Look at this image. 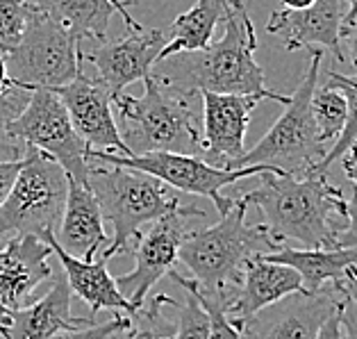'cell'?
Masks as SVG:
<instances>
[{
  "mask_svg": "<svg viewBox=\"0 0 357 339\" xmlns=\"http://www.w3.org/2000/svg\"><path fill=\"white\" fill-rule=\"evenodd\" d=\"M82 50L62 25L34 10L19 46L3 57L19 89H59L82 71Z\"/></svg>",
  "mask_w": 357,
  "mask_h": 339,
  "instance_id": "cell-9",
  "label": "cell"
},
{
  "mask_svg": "<svg viewBox=\"0 0 357 339\" xmlns=\"http://www.w3.org/2000/svg\"><path fill=\"white\" fill-rule=\"evenodd\" d=\"M41 239L46 241L50 250H53V255L59 259L71 292L77 294V296L89 306V319H96V315L102 310H116L121 315H128V317L135 315L137 310L130 306L123 299V294L119 292L114 276L107 271L105 259L98 257V259H93V262H84V259L71 257L55 241L53 232L41 234Z\"/></svg>",
  "mask_w": 357,
  "mask_h": 339,
  "instance_id": "cell-22",
  "label": "cell"
},
{
  "mask_svg": "<svg viewBox=\"0 0 357 339\" xmlns=\"http://www.w3.org/2000/svg\"><path fill=\"white\" fill-rule=\"evenodd\" d=\"M310 110H312V119L319 128V135L324 139L326 144L333 146L339 135H342L344 123H346V98L344 93L335 89L330 84H317L314 96H312V103H310Z\"/></svg>",
  "mask_w": 357,
  "mask_h": 339,
  "instance_id": "cell-26",
  "label": "cell"
},
{
  "mask_svg": "<svg viewBox=\"0 0 357 339\" xmlns=\"http://www.w3.org/2000/svg\"><path fill=\"white\" fill-rule=\"evenodd\" d=\"M53 250L37 234L10 237L0 246V310L12 312L30 306L46 280H53Z\"/></svg>",
  "mask_w": 357,
  "mask_h": 339,
  "instance_id": "cell-16",
  "label": "cell"
},
{
  "mask_svg": "<svg viewBox=\"0 0 357 339\" xmlns=\"http://www.w3.org/2000/svg\"><path fill=\"white\" fill-rule=\"evenodd\" d=\"M346 225L335 234V248H357V189L346 198Z\"/></svg>",
  "mask_w": 357,
  "mask_h": 339,
  "instance_id": "cell-32",
  "label": "cell"
},
{
  "mask_svg": "<svg viewBox=\"0 0 357 339\" xmlns=\"http://www.w3.org/2000/svg\"><path fill=\"white\" fill-rule=\"evenodd\" d=\"M259 187L241 194L248 207H257L264 216L268 234L284 241H301L305 248H335L337 216H346L344 191L328 180V173L289 176L262 173Z\"/></svg>",
  "mask_w": 357,
  "mask_h": 339,
  "instance_id": "cell-2",
  "label": "cell"
},
{
  "mask_svg": "<svg viewBox=\"0 0 357 339\" xmlns=\"http://www.w3.org/2000/svg\"><path fill=\"white\" fill-rule=\"evenodd\" d=\"M12 89H19V86H14L12 77L7 75L5 57H3V53H0V96H3V93H10Z\"/></svg>",
  "mask_w": 357,
  "mask_h": 339,
  "instance_id": "cell-39",
  "label": "cell"
},
{
  "mask_svg": "<svg viewBox=\"0 0 357 339\" xmlns=\"http://www.w3.org/2000/svg\"><path fill=\"white\" fill-rule=\"evenodd\" d=\"M0 339H10V330H7L5 317H3V310H0Z\"/></svg>",
  "mask_w": 357,
  "mask_h": 339,
  "instance_id": "cell-42",
  "label": "cell"
},
{
  "mask_svg": "<svg viewBox=\"0 0 357 339\" xmlns=\"http://www.w3.org/2000/svg\"><path fill=\"white\" fill-rule=\"evenodd\" d=\"M89 189L100 207L102 221L112 223V241L100 257L112 259L132 253L144 228H151L164 214L176 210L180 198L162 180L142 171L89 162Z\"/></svg>",
  "mask_w": 357,
  "mask_h": 339,
  "instance_id": "cell-5",
  "label": "cell"
},
{
  "mask_svg": "<svg viewBox=\"0 0 357 339\" xmlns=\"http://www.w3.org/2000/svg\"><path fill=\"white\" fill-rule=\"evenodd\" d=\"M228 0H196V5L180 14L167 28V46L162 48L160 59L180 55V53H196L205 50L214 39L216 25L223 21Z\"/></svg>",
  "mask_w": 357,
  "mask_h": 339,
  "instance_id": "cell-24",
  "label": "cell"
},
{
  "mask_svg": "<svg viewBox=\"0 0 357 339\" xmlns=\"http://www.w3.org/2000/svg\"><path fill=\"white\" fill-rule=\"evenodd\" d=\"M248 205L241 196H234V205L225 212L219 223L210 228L187 232L180 244L178 259L191 271V280L205 292L228 294L241 282L243 266L252 257L271 255L282 244L268 234L264 223H246Z\"/></svg>",
  "mask_w": 357,
  "mask_h": 339,
  "instance_id": "cell-3",
  "label": "cell"
},
{
  "mask_svg": "<svg viewBox=\"0 0 357 339\" xmlns=\"http://www.w3.org/2000/svg\"><path fill=\"white\" fill-rule=\"evenodd\" d=\"M23 167V160H16V162H0V203L5 201V196L10 194V189L14 185L16 176Z\"/></svg>",
  "mask_w": 357,
  "mask_h": 339,
  "instance_id": "cell-34",
  "label": "cell"
},
{
  "mask_svg": "<svg viewBox=\"0 0 357 339\" xmlns=\"http://www.w3.org/2000/svg\"><path fill=\"white\" fill-rule=\"evenodd\" d=\"M317 339H342V301H339V306L335 308L333 315L324 321V326H321Z\"/></svg>",
  "mask_w": 357,
  "mask_h": 339,
  "instance_id": "cell-35",
  "label": "cell"
},
{
  "mask_svg": "<svg viewBox=\"0 0 357 339\" xmlns=\"http://www.w3.org/2000/svg\"><path fill=\"white\" fill-rule=\"evenodd\" d=\"M59 96L68 112V119L89 151H102L114 155H130L119 135L112 93L98 77L77 73L68 84L50 89Z\"/></svg>",
  "mask_w": 357,
  "mask_h": 339,
  "instance_id": "cell-15",
  "label": "cell"
},
{
  "mask_svg": "<svg viewBox=\"0 0 357 339\" xmlns=\"http://www.w3.org/2000/svg\"><path fill=\"white\" fill-rule=\"evenodd\" d=\"M344 5H346V16H344L342 30L346 28V25H351L357 19V0H344Z\"/></svg>",
  "mask_w": 357,
  "mask_h": 339,
  "instance_id": "cell-41",
  "label": "cell"
},
{
  "mask_svg": "<svg viewBox=\"0 0 357 339\" xmlns=\"http://www.w3.org/2000/svg\"><path fill=\"white\" fill-rule=\"evenodd\" d=\"M342 39L346 41V48H348V57H351V62L355 64L357 68V19L346 25V28L342 30Z\"/></svg>",
  "mask_w": 357,
  "mask_h": 339,
  "instance_id": "cell-37",
  "label": "cell"
},
{
  "mask_svg": "<svg viewBox=\"0 0 357 339\" xmlns=\"http://www.w3.org/2000/svg\"><path fill=\"white\" fill-rule=\"evenodd\" d=\"M53 234L62 250L71 257L84 259V262H93L100 257L107 246V234L100 207L89 187L68 178L64 212Z\"/></svg>",
  "mask_w": 357,
  "mask_h": 339,
  "instance_id": "cell-18",
  "label": "cell"
},
{
  "mask_svg": "<svg viewBox=\"0 0 357 339\" xmlns=\"http://www.w3.org/2000/svg\"><path fill=\"white\" fill-rule=\"evenodd\" d=\"M142 96L119 93L112 98L116 107V128L130 155L178 153L203 155L200 114L194 107L196 96L178 93L162 86L153 75L144 80Z\"/></svg>",
  "mask_w": 357,
  "mask_h": 339,
  "instance_id": "cell-4",
  "label": "cell"
},
{
  "mask_svg": "<svg viewBox=\"0 0 357 339\" xmlns=\"http://www.w3.org/2000/svg\"><path fill=\"white\" fill-rule=\"evenodd\" d=\"M89 162L96 164H109V167L121 169H132L142 171L148 176L162 180L164 185L171 189L185 191L191 196H203L210 198L214 203L216 212L221 216L234 205V198L223 196L221 189L234 185L243 178L262 176V173H282L273 167H243V169H219L207 164L203 158L196 155H178V153H148V155H114V153H102V151H86Z\"/></svg>",
  "mask_w": 357,
  "mask_h": 339,
  "instance_id": "cell-8",
  "label": "cell"
},
{
  "mask_svg": "<svg viewBox=\"0 0 357 339\" xmlns=\"http://www.w3.org/2000/svg\"><path fill=\"white\" fill-rule=\"evenodd\" d=\"M167 46V30H137L114 41H102L91 50H82V62L96 68V77L107 86L112 98L123 93L132 82L146 80Z\"/></svg>",
  "mask_w": 357,
  "mask_h": 339,
  "instance_id": "cell-13",
  "label": "cell"
},
{
  "mask_svg": "<svg viewBox=\"0 0 357 339\" xmlns=\"http://www.w3.org/2000/svg\"><path fill=\"white\" fill-rule=\"evenodd\" d=\"M342 169H344V173H346V178L353 182V187L357 189V142L348 149L342 158Z\"/></svg>",
  "mask_w": 357,
  "mask_h": 339,
  "instance_id": "cell-36",
  "label": "cell"
},
{
  "mask_svg": "<svg viewBox=\"0 0 357 339\" xmlns=\"http://www.w3.org/2000/svg\"><path fill=\"white\" fill-rule=\"evenodd\" d=\"M68 176L55 160L25 149L23 167L0 203V239L55 232L64 212Z\"/></svg>",
  "mask_w": 357,
  "mask_h": 339,
  "instance_id": "cell-7",
  "label": "cell"
},
{
  "mask_svg": "<svg viewBox=\"0 0 357 339\" xmlns=\"http://www.w3.org/2000/svg\"><path fill=\"white\" fill-rule=\"evenodd\" d=\"M266 262L294 269L301 276L303 292L319 294L326 285L342 282L348 269L357 266V248H289L282 246L271 255H262Z\"/></svg>",
  "mask_w": 357,
  "mask_h": 339,
  "instance_id": "cell-23",
  "label": "cell"
},
{
  "mask_svg": "<svg viewBox=\"0 0 357 339\" xmlns=\"http://www.w3.org/2000/svg\"><path fill=\"white\" fill-rule=\"evenodd\" d=\"M326 84L335 86V89L344 93L348 112H346V123H344L342 135H339L337 142L328 149L324 162L314 169V173H328L330 164H335L357 142V75H342L337 71H326Z\"/></svg>",
  "mask_w": 357,
  "mask_h": 339,
  "instance_id": "cell-25",
  "label": "cell"
},
{
  "mask_svg": "<svg viewBox=\"0 0 357 339\" xmlns=\"http://www.w3.org/2000/svg\"><path fill=\"white\" fill-rule=\"evenodd\" d=\"M173 299L167 294H158L146 301L132 317L130 330L123 339H176V324L164 315V306H171Z\"/></svg>",
  "mask_w": 357,
  "mask_h": 339,
  "instance_id": "cell-27",
  "label": "cell"
},
{
  "mask_svg": "<svg viewBox=\"0 0 357 339\" xmlns=\"http://www.w3.org/2000/svg\"><path fill=\"white\" fill-rule=\"evenodd\" d=\"M335 287L342 292V339H357V306L348 299L342 282Z\"/></svg>",
  "mask_w": 357,
  "mask_h": 339,
  "instance_id": "cell-33",
  "label": "cell"
},
{
  "mask_svg": "<svg viewBox=\"0 0 357 339\" xmlns=\"http://www.w3.org/2000/svg\"><path fill=\"white\" fill-rule=\"evenodd\" d=\"M32 91L25 89H12L10 93L0 96V162H16L23 160L25 149L12 139L10 135V123L23 112V107L28 105Z\"/></svg>",
  "mask_w": 357,
  "mask_h": 339,
  "instance_id": "cell-28",
  "label": "cell"
},
{
  "mask_svg": "<svg viewBox=\"0 0 357 339\" xmlns=\"http://www.w3.org/2000/svg\"><path fill=\"white\" fill-rule=\"evenodd\" d=\"M10 135L23 149H34L55 160L71 180L89 187V146L75 133L59 96L50 89H34L28 105L10 123Z\"/></svg>",
  "mask_w": 357,
  "mask_h": 339,
  "instance_id": "cell-10",
  "label": "cell"
},
{
  "mask_svg": "<svg viewBox=\"0 0 357 339\" xmlns=\"http://www.w3.org/2000/svg\"><path fill=\"white\" fill-rule=\"evenodd\" d=\"M339 301L342 294L337 287L319 294H291L243 321L241 339H317Z\"/></svg>",
  "mask_w": 357,
  "mask_h": 339,
  "instance_id": "cell-14",
  "label": "cell"
},
{
  "mask_svg": "<svg viewBox=\"0 0 357 339\" xmlns=\"http://www.w3.org/2000/svg\"><path fill=\"white\" fill-rule=\"evenodd\" d=\"M203 116H200V135H203V160L212 167L232 169L246 153V130L250 126L252 110L268 96L250 93H212L200 91Z\"/></svg>",
  "mask_w": 357,
  "mask_h": 339,
  "instance_id": "cell-12",
  "label": "cell"
},
{
  "mask_svg": "<svg viewBox=\"0 0 357 339\" xmlns=\"http://www.w3.org/2000/svg\"><path fill=\"white\" fill-rule=\"evenodd\" d=\"M280 3L284 10H289V12H303V10H310L317 0H280Z\"/></svg>",
  "mask_w": 357,
  "mask_h": 339,
  "instance_id": "cell-40",
  "label": "cell"
},
{
  "mask_svg": "<svg viewBox=\"0 0 357 339\" xmlns=\"http://www.w3.org/2000/svg\"><path fill=\"white\" fill-rule=\"evenodd\" d=\"M28 3L37 12L62 25L80 48H84L86 39L100 43L107 41L109 19L114 12L123 16L126 25L132 32L142 30V25L128 14V7H132L137 0H28Z\"/></svg>",
  "mask_w": 357,
  "mask_h": 339,
  "instance_id": "cell-21",
  "label": "cell"
},
{
  "mask_svg": "<svg viewBox=\"0 0 357 339\" xmlns=\"http://www.w3.org/2000/svg\"><path fill=\"white\" fill-rule=\"evenodd\" d=\"M223 37L212 41L205 50L180 53L158 62L151 73L167 89L198 96L200 91L250 96L262 93L280 105L289 103V96L264 86V68L257 64V34L246 3L228 0L223 16Z\"/></svg>",
  "mask_w": 357,
  "mask_h": 339,
  "instance_id": "cell-1",
  "label": "cell"
},
{
  "mask_svg": "<svg viewBox=\"0 0 357 339\" xmlns=\"http://www.w3.org/2000/svg\"><path fill=\"white\" fill-rule=\"evenodd\" d=\"M73 292L64 273L53 276V289L21 310L3 312L10 339H50L57 333L96 324V319L71 315Z\"/></svg>",
  "mask_w": 357,
  "mask_h": 339,
  "instance_id": "cell-19",
  "label": "cell"
},
{
  "mask_svg": "<svg viewBox=\"0 0 357 339\" xmlns=\"http://www.w3.org/2000/svg\"><path fill=\"white\" fill-rule=\"evenodd\" d=\"M34 7L28 0H0V53L7 55L19 46Z\"/></svg>",
  "mask_w": 357,
  "mask_h": 339,
  "instance_id": "cell-29",
  "label": "cell"
},
{
  "mask_svg": "<svg viewBox=\"0 0 357 339\" xmlns=\"http://www.w3.org/2000/svg\"><path fill=\"white\" fill-rule=\"evenodd\" d=\"M342 287H344V292L348 294V299H351L355 306H357V266L348 269L346 278L342 280Z\"/></svg>",
  "mask_w": 357,
  "mask_h": 339,
  "instance_id": "cell-38",
  "label": "cell"
},
{
  "mask_svg": "<svg viewBox=\"0 0 357 339\" xmlns=\"http://www.w3.org/2000/svg\"><path fill=\"white\" fill-rule=\"evenodd\" d=\"M191 216H205V212L194 205H178L176 210L155 221L151 228H146V234L139 237L132 248L135 269L114 278L119 292L135 310L144 306L148 292L178 262L180 244L187 237L185 225Z\"/></svg>",
  "mask_w": 357,
  "mask_h": 339,
  "instance_id": "cell-11",
  "label": "cell"
},
{
  "mask_svg": "<svg viewBox=\"0 0 357 339\" xmlns=\"http://www.w3.org/2000/svg\"><path fill=\"white\" fill-rule=\"evenodd\" d=\"M126 330H130V317L116 312L105 324H91L84 328L64 330V333H57L50 339H114L119 333H126Z\"/></svg>",
  "mask_w": 357,
  "mask_h": 339,
  "instance_id": "cell-31",
  "label": "cell"
},
{
  "mask_svg": "<svg viewBox=\"0 0 357 339\" xmlns=\"http://www.w3.org/2000/svg\"><path fill=\"white\" fill-rule=\"evenodd\" d=\"M310 64L301 84L289 93V103L284 105L282 116L271 126V130L246 151L241 158L232 164V169L243 167H273L289 176H310L324 162L328 153V144L321 139L319 128L312 119V96L319 84L321 62L324 53L310 50Z\"/></svg>",
  "mask_w": 357,
  "mask_h": 339,
  "instance_id": "cell-6",
  "label": "cell"
},
{
  "mask_svg": "<svg viewBox=\"0 0 357 339\" xmlns=\"http://www.w3.org/2000/svg\"><path fill=\"white\" fill-rule=\"evenodd\" d=\"M178 308V324H176V339H210V321H207L205 310L198 306V301L187 294Z\"/></svg>",
  "mask_w": 357,
  "mask_h": 339,
  "instance_id": "cell-30",
  "label": "cell"
},
{
  "mask_svg": "<svg viewBox=\"0 0 357 339\" xmlns=\"http://www.w3.org/2000/svg\"><path fill=\"white\" fill-rule=\"evenodd\" d=\"M298 292H303V282L294 269L266 262L264 257H252L243 266L239 287L232 292L228 315L241 326L257 312Z\"/></svg>",
  "mask_w": 357,
  "mask_h": 339,
  "instance_id": "cell-20",
  "label": "cell"
},
{
  "mask_svg": "<svg viewBox=\"0 0 357 339\" xmlns=\"http://www.w3.org/2000/svg\"><path fill=\"white\" fill-rule=\"evenodd\" d=\"M344 16V0H317L310 10L303 12H273L266 23V32L280 37L287 50H312V46H324L335 55L337 62H346L342 50Z\"/></svg>",
  "mask_w": 357,
  "mask_h": 339,
  "instance_id": "cell-17",
  "label": "cell"
}]
</instances>
